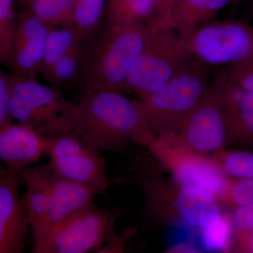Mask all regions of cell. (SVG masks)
Listing matches in <instances>:
<instances>
[{
	"label": "cell",
	"mask_w": 253,
	"mask_h": 253,
	"mask_svg": "<svg viewBox=\"0 0 253 253\" xmlns=\"http://www.w3.org/2000/svg\"><path fill=\"white\" fill-rule=\"evenodd\" d=\"M49 26L71 27L76 0H18Z\"/></svg>",
	"instance_id": "obj_21"
},
{
	"label": "cell",
	"mask_w": 253,
	"mask_h": 253,
	"mask_svg": "<svg viewBox=\"0 0 253 253\" xmlns=\"http://www.w3.org/2000/svg\"><path fill=\"white\" fill-rule=\"evenodd\" d=\"M222 68L236 84L244 90L253 93V57Z\"/></svg>",
	"instance_id": "obj_26"
},
{
	"label": "cell",
	"mask_w": 253,
	"mask_h": 253,
	"mask_svg": "<svg viewBox=\"0 0 253 253\" xmlns=\"http://www.w3.org/2000/svg\"><path fill=\"white\" fill-rule=\"evenodd\" d=\"M159 138L179 142L191 154L206 156L220 151L230 138L224 113L212 89L175 130Z\"/></svg>",
	"instance_id": "obj_9"
},
{
	"label": "cell",
	"mask_w": 253,
	"mask_h": 253,
	"mask_svg": "<svg viewBox=\"0 0 253 253\" xmlns=\"http://www.w3.org/2000/svg\"><path fill=\"white\" fill-rule=\"evenodd\" d=\"M9 111L14 121L41 130L62 117L71 101L61 90L44 85L38 78L8 75Z\"/></svg>",
	"instance_id": "obj_8"
},
{
	"label": "cell",
	"mask_w": 253,
	"mask_h": 253,
	"mask_svg": "<svg viewBox=\"0 0 253 253\" xmlns=\"http://www.w3.org/2000/svg\"><path fill=\"white\" fill-rule=\"evenodd\" d=\"M1 178H0V179H1Z\"/></svg>",
	"instance_id": "obj_35"
},
{
	"label": "cell",
	"mask_w": 253,
	"mask_h": 253,
	"mask_svg": "<svg viewBox=\"0 0 253 253\" xmlns=\"http://www.w3.org/2000/svg\"><path fill=\"white\" fill-rule=\"evenodd\" d=\"M146 28L103 21L84 45L78 85L86 91L118 90L144 46Z\"/></svg>",
	"instance_id": "obj_2"
},
{
	"label": "cell",
	"mask_w": 253,
	"mask_h": 253,
	"mask_svg": "<svg viewBox=\"0 0 253 253\" xmlns=\"http://www.w3.org/2000/svg\"><path fill=\"white\" fill-rule=\"evenodd\" d=\"M243 239L245 241V246L248 251L253 252V232L242 234Z\"/></svg>",
	"instance_id": "obj_32"
},
{
	"label": "cell",
	"mask_w": 253,
	"mask_h": 253,
	"mask_svg": "<svg viewBox=\"0 0 253 253\" xmlns=\"http://www.w3.org/2000/svg\"><path fill=\"white\" fill-rule=\"evenodd\" d=\"M176 1L177 0H159L158 25L172 28V10Z\"/></svg>",
	"instance_id": "obj_30"
},
{
	"label": "cell",
	"mask_w": 253,
	"mask_h": 253,
	"mask_svg": "<svg viewBox=\"0 0 253 253\" xmlns=\"http://www.w3.org/2000/svg\"><path fill=\"white\" fill-rule=\"evenodd\" d=\"M21 170L7 168L0 179V253L24 252L30 226L19 194Z\"/></svg>",
	"instance_id": "obj_12"
},
{
	"label": "cell",
	"mask_w": 253,
	"mask_h": 253,
	"mask_svg": "<svg viewBox=\"0 0 253 253\" xmlns=\"http://www.w3.org/2000/svg\"><path fill=\"white\" fill-rule=\"evenodd\" d=\"M251 5H252V7L253 9V0H251Z\"/></svg>",
	"instance_id": "obj_34"
},
{
	"label": "cell",
	"mask_w": 253,
	"mask_h": 253,
	"mask_svg": "<svg viewBox=\"0 0 253 253\" xmlns=\"http://www.w3.org/2000/svg\"><path fill=\"white\" fill-rule=\"evenodd\" d=\"M106 0H76L73 9V28L86 42L94 36L104 17Z\"/></svg>",
	"instance_id": "obj_22"
},
{
	"label": "cell",
	"mask_w": 253,
	"mask_h": 253,
	"mask_svg": "<svg viewBox=\"0 0 253 253\" xmlns=\"http://www.w3.org/2000/svg\"><path fill=\"white\" fill-rule=\"evenodd\" d=\"M7 168H4V166L1 164V161H0V178L2 177L4 175L5 173L6 172Z\"/></svg>",
	"instance_id": "obj_33"
},
{
	"label": "cell",
	"mask_w": 253,
	"mask_h": 253,
	"mask_svg": "<svg viewBox=\"0 0 253 253\" xmlns=\"http://www.w3.org/2000/svg\"><path fill=\"white\" fill-rule=\"evenodd\" d=\"M174 252H196L197 249L193 245L181 244L172 249Z\"/></svg>",
	"instance_id": "obj_31"
},
{
	"label": "cell",
	"mask_w": 253,
	"mask_h": 253,
	"mask_svg": "<svg viewBox=\"0 0 253 253\" xmlns=\"http://www.w3.org/2000/svg\"><path fill=\"white\" fill-rule=\"evenodd\" d=\"M45 136L51 169L58 175L94 189L98 195L107 193L110 181L106 160L101 151L81 140L61 122L40 130Z\"/></svg>",
	"instance_id": "obj_5"
},
{
	"label": "cell",
	"mask_w": 253,
	"mask_h": 253,
	"mask_svg": "<svg viewBox=\"0 0 253 253\" xmlns=\"http://www.w3.org/2000/svg\"><path fill=\"white\" fill-rule=\"evenodd\" d=\"M70 102L61 121L93 149L118 151L133 143L150 144V132L139 101L118 90L86 91Z\"/></svg>",
	"instance_id": "obj_1"
},
{
	"label": "cell",
	"mask_w": 253,
	"mask_h": 253,
	"mask_svg": "<svg viewBox=\"0 0 253 253\" xmlns=\"http://www.w3.org/2000/svg\"><path fill=\"white\" fill-rule=\"evenodd\" d=\"M170 204L177 219L201 230L212 225L221 215L215 196L191 186H178L171 196Z\"/></svg>",
	"instance_id": "obj_18"
},
{
	"label": "cell",
	"mask_w": 253,
	"mask_h": 253,
	"mask_svg": "<svg viewBox=\"0 0 253 253\" xmlns=\"http://www.w3.org/2000/svg\"><path fill=\"white\" fill-rule=\"evenodd\" d=\"M47 143L42 133L18 123L0 126V161L6 168L21 170L46 155Z\"/></svg>",
	"instance_id": "obj_14"
},
{
	"label": "cell",
	"mask_w": 253,
	"mask_h": 253,
	"mask_svg": "<svg viewBox=\"0 0 253 253\" xmlns=\"http://www.w3.org/2000/svg\"><path fill=\"white\" fill-rule=\"evenodd\" d=\"M207 66L192 58L166 84L139 96L146 125L154 138L172 132L211 91Z\"/></svg>",
	"instance_id": "obj_3"
},
{
	"label": "cell",
	"mask_w": 253,
	"mask_h": 253,
	"mask_svg": "<svg viewBox=\"0 0 253 253\" xmlns=\"http://www.w3.org/2000/svg\"><path fill=\"white\" fill-rule=\"evenodd\" d=\"M211 89L224 113L229 138L253 142V93L236 84L224 68L211 77Z\"/></svg>",
	"instance_id": "obj_13"
},
{
	"label": "cell",
	"mask_w": 253,
	"mask_h": 253,
	"mask_svg": "<svg viewBox=\"0 0 253 253\" xmlns=\"http://www.w3.org/2000/svg\"><path fill=\"white\" fill-rule=\"evenodd\" d=\"M172 173L178 186L197 188L215 197L225 196L230 184L216 161L189 152L176 158Z\"/></svg>",
	"instance_id": "obj_16"
},
{
	"label": "cell",
	"mask_w": 253,
	"mask_h": 253,
	"mask_svg": "<svg viewBox=\"0 0 253 253\" xmlns=\"http://www.w3.org/2000/svg\"><path fill=\"white\" fill-rule=\"evenodd\" d=\"M144 46L119 91L138 96L164 85L190 56L175 31L169 26H146Z\"/></svg>",
	"instance_id": "obj_4"
},
{
	"label": "cell",
	"mask_w": 253,
	"mask_h": 253,
	"mask_svg": "<svg viewBox=\"0 0 253 253\" xmlns=\"http://www.w3.org/2000/svg\"><path fill=\"white\" fill-rule=\"evenodd\" d=\"M20 174L22 183L26 186L22 199L33 231L35 249L41 244L44 235L52 169L47 163L24 168Z\"/></svg>",
	"instance_id": "obj_17"
},
{
	"label": "cell",
	"mask_w": 253,
	"mask_h": 253,
	"mask_svg": "<svg viewBox=\"0 0 253 253\" xmlns=\"http://www.w3.org/2000/svg\"><path fill=\"white\" fill-rule=\"evenodd\" d=\"M117 210L91 204L51 231L34 253H86L98 251L115 236Z\"/></svg>",
	"instance_id": "obj_7"
},
{
	"label": "cell",
	"mask_w": 253,
	"mask_h": 253,
	"mask_svg": "<svg viewBox=\"0 0 253 253\" xmlns=\"http://www.w3.org/2000/svg\"><path fill=\"white\" fill-rule=\"evenodd\" d=\"M219 155L216 162L228 178H232L235 180L253 179V152L220 151Z\"/></svg>",
	"instance_id": "obj_23"
},
{
	"label": "cell",
	"mask_w": 253,
	"mask_h": 253,
	"mask_svg": "<svg viewBox=\"0 0 253 253\" xmlns=\"http://www.w3.org/2000/svg\"><path fill=\"white\" fill-rule=\"evenodd\" d=\"M236 0H177L172 13V28L182 42L191 33L213 19L226 5Z\"/></svg>",
	"instance_id": "obj_19"
},
{
	"label": "cell",
	"mask_w": 253,
	"mask_h": 253,
	"mask_svg": "<svg viewBox=\"0 0 253 253\" xmlns=\"http://www.w3.org/2000/svg\"><path fill=\"white\" fill-rule=\"evenodd\" d=\"M14 0H0V65L6 64L12 50Z\"/></svg>",
	"instance_id": "obj_24"
},
{
	"label": "cell",
	"mask_w": 253,
	"mask_h": 253,
	"mask_svg": "<svg viewBox=\"0 0 253 253\" xmlns=\"http://www.w3.org/2000/svg\"><path fill=\"white\" fill-rule=\"evenodd\" d=\"M9 111V84L8 75L0 70V126L13 123Z\"/></svg>",
	"instance_id": "obj_28"
},
{
	"label": "cell",
	"mask_w": 253,
	"mask_h": 253,
	"mask_svg": "<svg viewBox=\"0 0 253 253\" xmlns=\"http://www.w3.org/2000/svg\"><path fill=\"white\" fill-rule=\"evenodd\" d=\"M231 221L241 234L253 232V204L239 207Z\"/></svg>",
	"instance_id": "obj_29"
},
{
	"label": "cell",
	"mask_w": 253,
	"mask_h": 253,
	"mask_svg": "<svg viewBox=\"0 0 253 253\" xmlns=\"http://www.w3.org/2000/svg\"><path fill=\"white\" fill-rule=\"evenodd\" d=\"M183 43L190 57L204 66L226 67L253 57V27L245 19H212Z\"/></svg>",
	"instance_id": "obj_6"
},
{
	"label": "cell",
	"mask_w": 253,
	"mask_h": 253,
	"mask_svg": "<svg viewBox=\"0 0 253 253\" xmlns=\"http://www.w3.org/2000/svg\"><path fill=\"white\" fill-rule=\"evenodd\" d=\"M158 6L159 0H106L104 21L144 27L158 24Z\"/></svg>",
	"instance_id": "obj_20"
},
{
	"label": "cell",
	"mask_w": 253,
	"mask_h": 253,
	"mask_svg": "<svg viewBox=\"0 0 253 253\" xmlns=\"http://www.w3.org/2000/svg\"><path fill=\"white\" fill-rule=\"evenodd\" d=\"M97 193L89 186L58 175L52 170L44 235L34 253L56 226L83 208L95 204Z\"/></svg>",
	"instance_id": "obj_15"
},
{
	"label": "cell",
	"mask_w": 253,
	"mask_h": 253,
	"mask_svg": "<svg viewBox=\"0 0 253 253\" xmlns=\"http://www.w3.org/2000/svg\"><path fill=\"white\" fill-rule=\"evenodd\" d=\"M84 45L85 42L73 28H50L39 75L50 86L61 91L78 85Z\"/></svg>",
	"instance_id": "obj_10"
},
{
	"label": "cell",
	"mask_w": 253,
	"mask_h": 253,
	"mask_svg": "<svg viewBox=\"0 0 253 253\" xmlns=\"http://www.w3.org/2000/svg\"><path fill=\"white\" fill-rule=\"evenodd\" d=\"M225 196L231 204L239 207L253 204V179H239L230 183Z\"/></svg>",
	"instance_id": "obj_27"
},
{
	"label": "cell",
	"mask_w": 253,
	"mask_h": 253,
	"mask_svg": "<svg viewBox=\"0 0 253 253\" xmlns=\"http://www.w3.org/2000/svg\"><path fill=\"white\" fill-rule=\"evenodd\" d=\"M50 28L29 10L16 15L12 50L6 63L13 74L38 78Z\"/></svg>",
	"instance_id": "obj_11"
},
{
	"label": "cell",
	"mask_w": 253,
	"mask_h": 253,
	"mask_svg": "<svg viewBox=\"0 0 253 253\" xmlns=\"http://www.w3.org/2000/svg\"><path fill=\"white\" fill-rule=\"evenodd\" d=\"M204 231V244L210 251H227L230 247L232 221L221 215L216 222Z\"/></svg>",
	"instance_id": "obj_25"
}]
</instances>
